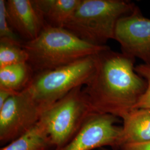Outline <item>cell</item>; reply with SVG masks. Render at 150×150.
Listing matches in <instances>:
<instances>
[{
	"label": "cell",
	"mask_w": 150,
	"mask_h": 150,
	"mask_svg": "<svg viewBox=\"0 0 150 150\" xmlns=\"http://www.w3.org/2000/svg\"><path fill=\"white\" fill-rule=\"evenodd\" d=\"M134 60L110 48L97 54L95 71L82 87L93 112L123 118L134 109L147 87Z\"/></svg>",
	"instance_id": "1"
},
{
	"label": "cell",
	"mask_w": 150,
	"mask_h": 150,
	"mask_svg": "<svg viewBox=\"0 0 150 150\" xmlns=\"http://www.w3.org/2000/svg\"><path fill=\"white\" fill-rule=\"evenodd\" d=\"M22 46L34 74L63 67L110 48L86 42L63 27L47 25L37 38L23 42Z\"/></svg>",
	"instance_id": "2"
},
{
	"label": "cell",
	"mask_w": 150,
	"mask_h": 150,
	"mask_svg": "<svg viewBox=\"0 0 150 150\" xmlns=\"http://www.w3.org/2000/svg\"><path fill=\"white\" fill-rule=\"evenodd\" d=\"M135 7L125 0H81L64 28L86 42L105 46L115 39L118 20Z\"/></svg>",
	"instance_id": "3"
},
{
	"label": "cell",
	"mask_w": 150,
	"mask_h": 150,
	"mask_svg": "<svg viewBox=\"0 0 150 150\" xmlns=\"http://www.w3.org/2000/svg\"><path fill=\"white\" fill-rule=\"evenodd\" d=\"M96 55L35 74L24 90L46 110L76 87L86 84L95 70Z\"/></svg>",
	"instance_id": "4"
},
{
	"label": "cell",
	"mask_w": 150,
	"mask_h": 150,
	"mask_svg": "<svg viewBox=\"0 0 150 150\" xmlns=\"http://www.w3.org/2000/svg\"><path fill=\"white\" fill-rule=\"evenodd\" d=\"M79 86L43 112L40 121L46 129L54 149L67 144L93 113L90 103Z\"/></svg>",
	"instance_id": "5"
},
{
	"label": "cell",
	"mask_w": 150,
	"mask_h": 150,
	"mask_svg": "<svg viewBox=\"0 0 150 150\" xmlns=\"http://www.w3.org/2000/svg\"><path fill=\"white\" fill-rule=\"evenodd\" d=\"M45 111L25 90L11 96L0 108L1 144H9L26 133Z\"/></svg>",
	"instance_id": "6"
},
{
	"label": "cell",
	"mask_w": 150,
	"mask_h": 150,
	"mask_svg": "<svg viewBox=\"0 0 150 150\" xmlns=\"http://www.w3.org/2000/svg\"><path fill=\"white\" fill-rule=\"evenodd\" d=\"M117 118L110 114L93 113L72 139L54 150H93L106 146L119 149L122 126L117 125Z\"/></svg>",
	"instance_id": "7"
},
{
	"label": "cell",
	"mask_w": 150,
	"mask_h": 150,
	"mask_svg": "<svg viewBox=\"0 0 150 150\" xmlns=\"http://www.w3.org/2000/svg\"><path fill=\"white\" fill-rule=\"evenodd\" d=\"M114 40L120 43L122 54L150 64V19L138 7L118 20Z\"/></svg>",
	"instance_id": "8"
},
{
	"label": "cell",
	"mask_w": 150,
	"mask_h": 150,
	"mask_svg": "<svg viewBox=\"0 0 150 150\" xmlns=\"http://www.w3.org/2000/svg\"><path fill=\"white\" fill-rule=\"evenodd\" d=\"M6 10L12 28L25 41L37 38L46 25L33 0L6 1Z\"/></svg>",
	"instance_id": "9"
},
{
	"label": "cell",
	"mask_w": 150,
	"mask_h": 150,
	"mask_svg": "<svg viewBox=\"0 0 150 150\" xmlns=\"http://www.w3.org/2000/svg\"><path fill=\"white\" fill-rule=\"evenodd\" d=\"M122 119L120 147L125 144L150 141V109H134Z\"/></svg>",
	"instance_id": "10"
},
{
	"label": "cell",
	"mask_w": 150,
	"mask_h": 150,
	"mask_svg": "<svg viewBox=\"0 0 150 150\" xmlns=\"http://www.w3.org/2000/svg\"><path fill=\"white\" fill-rule=\"evenodd\" d=\"M33 1L46 25L64 28L81 0H33Z\"/></svg>",
	"instance_id": "11"
},
{
	"label": "cell",
	"mask_w": 150,
	"mask_h": 150,
	"mask_svg": "<svg viewBox=\"0 0 150 150\" xmlns=\"http://www.w3.org/2000/svg\"><path fill=\"white\" fill-rule=\"evenodd\" d=\"M33 75L27 62L0 67V89L17 93L27 87Z\"/></svg>",
	"instance_id": "12"
},
{
	"label": "cell",
	"mask_w": 150,
	"mask_h": 150,
	"mask_svg": "<svg viewBox=\"0 0 150 150\" xmlns=\"http://www.w3.org/2000/svg\"><path fill=\"white\" fill-rule=\"evenodd\" d=\"M51 147H54L46 129L39 121L26 133L0 150H49Z\"/></svg>",
	"instance_id": "13"
},
{
	"label": "cell",
	"mask_w": 150,
	"mask_h": 150,
	"mask_svg": "<svg viewBox=\"0 0 150 150\" xmlns=\"http://www.w3.org/2000/svg\"><path fill=\"white\" fill-rule=\"evenodd\" d=\"M22 42L0 38V67L27 62L28 55Z\"/></svg>",
	"instance_id": "14"
},
{
	"label": "cell",
	"mask_w": 150,
	"mask_h": 150,
	"mask_svg": "<svg viewBox=\"0 0 150 150\" xmlns=\"http://www.w3.org/2000/svg\"><path fill=\"white\" fill-rule=\"evenodd\" d=\"M135 70L146 81L147 87L134 109L146 108L150 110V64L145 63L139 64L135 67Z\"/></svg>",
	"instance_id": "15"
},
{
	"label": "cell",
	"mask_w": 150,
	"mask_h": 150,
	"mask_svg": "<svg viewBox=\"0 0 150 150\" xmlns=\"http://www.w3.org/2000/svg\"><path fill=\"white\" fill-rule=\"evenodd\" d=\"M0 38H7L17 42H21L8 21L5 0H0Z\"/></svg>",
	"instance_id": "16"
},
{
	"label": "cell",
	"mask_w": 150,
	"mask_h": 150,
	"mask_svg": "<svg viewBox=\"0 0 150 150\" xmlns=\"http://www.w3.org/2000/svg\"><path fill=\"white\" fill-rule=\"evenodd\" d=\"M120 150H150V141L122 145Z\"/></svg>",
	"instance_id": "17"
},
{
	"label": "cell",
	"mask_w": 150,
	"mask_h": 150,
	"mask_svg": "<svg viewBox=\"0 0 150 150\" xmlns=\"http://www.w3.org/2000/svg\"><path fill=\"white\" fill-rule=\"evenodd\" d=\"M13 95L15 94L11 93L10 91L0 89V108L4 106L7 100Z\"/></svg>",
	"instance_id": "18"
},
{
	"label": "cell",
	"mask_w": 150,
	"mask_h": 150,
	"mask_svg": "<svg viewBox=\"0 0 150 150\" xmlns=\"http://www.w3.org/2000/svg\"><path fill=\"white\" fill-rule=\"evenodd\" d=\"M99 150H110V149H107V148H105V147H102V148H101V149H100Z\"/></svg>",
	"instance_id": "19"
}]
</instances>
